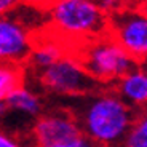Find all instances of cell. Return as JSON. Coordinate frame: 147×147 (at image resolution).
<instances>
[{"label": "cell", "instance_id": "12", "mask_svg": "<svg viewBox=\"0 0 147 147\" xmlns=\"http://www.w3.org/2000/svg\"><path fill=\"white\" fill-rule=\"evenodd\" d=\"M120 147H147V109L136 112Z\"/></svg>", "mask_w": 147, "mask_h": 147}, {"label": "cell", "instance_id": "13", "mask_svg": "<svg viewBox=\"0 0 147 147\" xmlns=\"http://www.w3.org/2000/svg\"><path fill=\"white\" fill-rule=\"evenodd\" d=\"M0 147H26L16 134L5 129H0Z\"/></svg>", "mask_w": 147, "mask_h": 147}, {"label": "cell", "instance_id": "17", "mask_svg": "<svg viewBox=\"0 0 147 147\" xmlns=\"http://www.w3.org/2000/svg\"><path fill=\"white\" fill-rule=\"evenodd\" d=\"M47 0H19V3L24 5H37V7H43Z\"/></svg>", "mask_w": 147, "mask_h": 147}, {"label": "cell", "instance_id": "10", "mask_svg": "<svg viewBox=\"0 0 147 147\" xmlns=\"http://www.w3.org/2000/svg\"><path fill=\"white\" fill-rule=\"evenodd\" d=\"M7 106V118L10 115H21L26 120H35L43 112V99L37 91L22 83L3 99Z\"/></svg>", "mask_w": 147, "mask_h": 147}, {"label": "cell", "instance_id": "6", "mask_svg": "<svg viewBox=\"0 0 147 147\" xmlns=\"http://www.w3.org/2000/svg\"><path fill=\"white\" fill-rule=\"evenodd\" d=\"M35 38V29L15 10L0 15V63L26 66Z\"/></svg>", "mask_w": 147, "mask_h": 147}, {"label": "cell", "instance_id": "14", "mask_svg": "<svg viewBox=\"0 0 147 147\" xmlns=\"http://www.w3.org/2000/svg\"><path fill=\"white\" fill-rule=\"evenodd\" d=\"M55 147H98L91 139L85 136V134H80V136L74 138V139L67 141V142H63L59 146H55Z\"/></svg>", "mask_w": 147, "mask_h": 147}, {"label": "cell", "instance_id": "15", "mask_svg": "<svg viewBox=\"0 0 147 147\" xmlns=\"http://www.w3.org/2000/svg\"><path fill=\"white\" fill-rule=\"evenodd\" d=\"M94 2L99 5V8L107 16L112 15L114 11L120 10V8L123 7V0H94Z\"/></svg>", "mask_w": 147, "mask_h": 147}, {"label": "cell", "instance_id": "11", "mask_svg": "<svg viewBox=\"0 0 147 147\" xmlns=\"http://www.w3.org/2000/svg\"><path fill=\"white\" fill-rule=\"evenodd\" d=\"M24 78H26L24 66L0 63V101H3L13 90L24 83Z\"/></svg>", "mask_w": 147, "mask_h": 147}, {"label": "cell", "instance_id": "2", "mask_svg": "<svg viewBox=\"0 0 147 147\" xmlns=\"http://www.w3.org/2000/svg\"><path fill=\"white\" fill-rule=\"evenodd\" d=\"M42 8L53 34L67 42L70 48L107 34L109 16L94 0H47Z\"/></svg>", "mask_w": 147, "mask_h": 147}, {"label": "cell", "instance_id": "16", "mask_svg": "<svg viewBox=\"0 0 147 147\" xmlns=\"http://www.w3.org/2000/svg\"><path fill=\"white\" fill-rule=\"evenodd\" d=\"M19 5V0H0V15L11 13Z\"/></svg>", "mask_w": 147, "mask_h": 147}, {"label": "cell", "instance_id": "4", "mask_svg": "<svg viewBox=\"0 0 147 147\" xmlns=\"http://www.w3.org/2000/svg\"><path fill=\"white\" fill-rule=\"evenodd\" d=\"M37 83L45 93L59 98H77L94 91L98 82L86 72L80 59L72 51L53 63L51 66L35 72Z\"/></svg>", "mask_w": 147, "mask_h": 147}, {"label": "cell", "instance_id": "5", "mask_svg": "<svg viewBox=\"0 0 147 147\" xmlns=\"http://www.w3.org/2000/svg\"><path fill=\"white\" fill-rule=\"evenodd\" d=\"M109 34L138 64L147 61V8H125L109 15Z\"/></svg>", "mask_w": 147, "mask_h": 147}, {"label": "cell", "instance_id": "8", "mask_svg": "<svg viewBox=\"0 0 147 147\" xmlns=\"http://www.w3.org/2000/svg\"><path fill=\"white\" fill-rule=\"evenodd\" d=\"M114 91L131 109H147V74L142 64L134 66L114 83Z\"/></svg>", "mask_w": 147, "mask_h": 147}, {"label": "cell", "instance_id": "9", "mask_svg": "<svg viewBox=\"0 0 147 147\" xmlns=\"http://www.w3.org/2000/svg\"><path fill=\"white\" fill-rule=\"evenodd\" d=\"M72 51V48L67 42H64L63 38H59L55 34H37L35 43L32 47L29 58H27L26 64L34 69V72L45 69V67L51 66L53 63H56L61 56H64L66 53Z\"/></svg>", "mask_w": 147, "mask_h": 147}, {"label": "cell", "instance_id": "3", "mask_svg": "<svg viewBox=\"0 0 147 147\" xmlns=\"http://www.w3.org/2000/svg\"><path fill=\"white\" fill-rule=\"evenodd\" d=\"M86 72L99 85H114L138 63L109 35L93 37L72 48Z\"/></svg>", "mask_w": 147, "mask_h": 147}, {"label": "cell", "instance_id": "18", "mask_svg": "<svg viewBox=\"0 0 147 147\" xmlns=\"http://www.w3.org/2000/svg\"><path fill=\"white\" fill-rule=\"evenodd\" d=\"M142 67H144V70H146V74H147V61H146V63L142 64Z\"/></svg>", "mask_w": 147, "mask_h": 147}, {"label": "cell", "instance_id": "7", "mask_svg": "<svg viewBox=\"0 0 147 147\" xmlns=\"http://www.w3.org/2000/svg\"><path fill=\"white\" fill-rule=\"evenodd\" d=\"M83 134L75 115L67 109L42 112L34 120L30 139L34 147H55Z\"/></svg>", "mask_w": 147, "mask_h": 147}, {"label": "cell", "instance_id": "1", "mask_svg": "<svg viewBox=\"0 0 147 147\" xmlns=\"http://www.w3.org/2000/svg\"><path fill=\"white\" fill-rule=\"evenodd\" d=\"M77 102L70 107L82 133L98 147H120L126 133L136 117L114 88H104L75 98Z\"/></svg>", "mask_w": 147, "mask_h": 147}]
</instances>
